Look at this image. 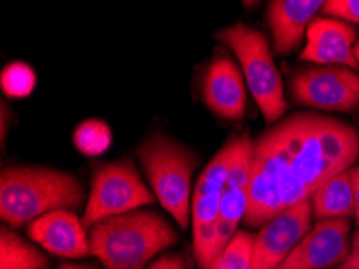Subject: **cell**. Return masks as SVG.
<instances>
[{"instance_id":"1","label":"cell","mask_w":359,"mask_h":269,"mask_svg":"<svg viewBox=\"0 0 359 269\" xmlns=\"http://www.w3.org/2000/svg\"><path fill=\"white\" fill-rule=\"evenodd\" d=\"M358 157L359 136L353 126L316 113L292 114L255 140L243 223L263 228L351 169Z\"/></svg>"},{"instance_id":"2","label":"cell","mask_w":359,"mask_h":269,"mask_svg":"<svg viewBox=\"0 0 359 269\" xmlns=\"http://www.w3.org/2000/svg\"><path fill=\"white\" fill-rule=\"evenodd\" d=\"M177 239L165 216L144 208L108 218L89 229L90 255L105 269H147Z\"/></svg>"},{"instance_id":"3","label":"cell","mask_w":359,"mask_h":269,"mask_svg":"<svg viewBox=\"0 0 359 269\" xmlns=\"http://www.w3.org/2000/svg\"><path fill=\"white\" fill-rule=\"evenodd\" d=\"M84 199L83 185L67 171L10 166L0 176V216L13 228L57 210H78Z\"/></svg>"},{"instance_id":"4","label":"cell","mask_w":359,"mask_h":269,"mask_svg":"<svg viewBox=\"0 0 359 269\" xmlns=\"http://www.w3.org/2000/svg\"><path fill=\"white\" fill-rule=\"evenodd\" d=\"M137 157L156 200L181 229L192 219V178L198 158L166 134H151L137 148Z\"/></svg>"},{"instance_id":"5","label":"cell","mask_w":359,"mask_h":269,"mask_svg":"<svg viewBox=\"0 0 359 269\" xmlns=\"http://www.w3.org/2000/svg\"><path fill=\"white\" fill-rule=\"evenodd\" d=\"M215 37L231 48L242 67V74L263 118L276 123L287 112L284 81L277 70L271 46L263 32L237 23L217 31Z\"/></svg>"},{"instance_id":"6","label":"cell","mask_w":359,"mask_h":269,"mask_svg":"<svg viewBox=\"0 0 359 269\" xmlns=\"http://www.w3.org/2000/svg\"><path fill=\"white\" fill-rule=\"evenodd\" d=\"M242 136L233 137L216 153L200 173L192 195V240L194 255L200 269H211L217 258V221L219 205L229 171L236 160Z\"/></svg>"},{"instance_id":"7","label":"cell","mask_w":359,"mask_h":269,"mask_svg":"<svg viewBox=\"0 0 359 269\" xmlns=\"http://www.w3.org/2000/svg\"><path fill=\"white\" fill-rule=\"evenodd\" d=\"M156 200L130 160L103 164L92 179L83 223L87 229L108 218L142 210Z\"/></svg>"},{"instance_id":"8","label":"cell","mask_w":359,"mask_h":269,"mask_svg":"<svg viewBox=\"0 0 359 269\" xmlns=\"http://www.w3.org/2000/svg\"><path fill=\"white\" fill-rule=\"evenodd\" d=\"M298 105L323 112H351L359 105V73L346 67H308L292 76Z\"/></svg>"},{"instance_id":"9","label":"cell","mask_w":359,"mask_h":269,"mask_svg":"<svg viewBox=\"0 0 359 269\" xmlns=\"http://www.w3.org/2000/svg\"><path fill=\"white\" fill-rule=\"evenodd\" d=\"M311 200L277 215L255 235L252 269H277L311 229Z\"/></svg>"},{"instance_id":"10","label":"cell","mask_w":359,"mask_h":269,"mask_svg":"<svg viewBox=\"0 0 359 269\" xmlns=\"http://www.w3.org/2000/svg\"><path fill=\"white\" fill-rule=\"evenodd\" d=\"M348 219H323L277 269H332L344 265L351 251Z\"/></svg>"},{"instance_id":"11","label":"cell","mask_w":359,"mask_h":269,"mask_svg":"<svg viewBox=\"0 0 359 269\" xmlns=\"http://www.w3.org/2000/svg\"><path fill=\"white\" fill-rule=\"evenodd\" d=\"M355 26L341 20L316 18L306 31L300 58L304 62L316 63L318 67H346L359 70V62L355 55L358 42Z\"/></svg>"},{"instance_id":"12","label":"cell","mask_w":359,"mask_h":269,"mask_svg":"<svg viewBox=\"0 0 359 269\" xmlns=\"http://www.w3.org/2000/svg\"><path fill=\"white\" fill-rule=\"evenodd\" d=\"M255 142L248 134H242V144L233 160L229 178L224 185L219 205V221H217V256L226 249V245L238 232V224L245 219L248 206V189L252 178Z\"/></svg>"},{"instance_id":"13","label":"cell","mask_w":359,"mask_h":269,"mask_svg":"<svg viewBox=\"0 0 359 269\" xmlns=\"http://www.w3.org/2000/svg\"><path fill=\"white\" fill-rule=\"evenodd\" d=\"M28 234L48 254L78 260L90 255L89 232L83 218L72 210H57L41 216L28 226Z\"/></svg>"},{"instance_id":"14","label":"cell","mask_w":359,"mask_h":269,"mask_svg":"<svg viewBox=\"0 0 359 269\" xmlns=\"http://www.w3.org/2000/svg\"><path fill=\"white\" fill-rule=\"evenodd\" d=\"M201 100L216 117L238 122L247 110V82L233 60L217 57L206 68Z\"/></svg>"},{"instance_id":"15","label":"cell","mask_w":359,"mask_h":269,"mask_svg":"<svg viewBox=\"0 0 359 269\" xmlns=\"http://www.w3.org/2000/svg\"><path fill=\"white\" fill-rule=\"evenodd\" d=\"M323 0H273L266 7L276 55H287L300 46L309 25L323 12Z\"/></svg>"},{"instance_id":"16","label":"cell","mask_w":359,"mask_h":269,"mask_svg":"<svg viewBox=\"0 0 359 269\" xmlns=\"http://www.w3.org/2000/svg\"><path fill=\"white\" fill-rule=\"evenodd\" d=\"M313 216L323 219H348L355 216V189L351 169L334 176L311 195Z\"/></svg>"},{"instance_id":"17","label":"cell","mask_w":359,"mask_h":269,"mask_svg":"<svg viewBox=\"0 0 359 269\" xmlns=\"http://www.w3.org/2000/svg\"><path fill=\"white\" fill-rule=\"evenodd\" d=\"M48 260L37 247L4 226L0 232V269H48Z\"/></svg>"},{"instance_id":"18","label":"cell","mask_w":359,"mask_h":269,"mask_svg":"<svg viewBox=\"0 0 359 269\" xmlns=\"http://www.w3.org/2000/svg\"><path fill=\"white\" fill-rule=\"evenodd\" d=\"M111 131L99 119H87L76 128L73 142L76 148L87 157H99L111 145Z\"/></svg>"},{"instance_id":"19","label":"cell","mask_w":359,"mask_h":269,"mask_svg":"<svg viewBox=\"0 0 359 269\" xmlns=\"http://www.w3.org/2000/svg\"><path fill=\"white\" fill-rule=\"evenodd\" d=\"M255 235L238 230L233 239L226 245L221 255L216 258L211 269H252Z\"/></svg>"},{"instance_id":"20","label":"cell","mask_w":359,"mask_h":269,"mask_svg":"<svg viewBox=\"0 0 359 269\" xmlns=\"http://www.w3.org/2000/svg\"><path fill=\"white\" fill-rule=\"evenodd\" d=\"M36 87V73L29 65L15 62L2 71V89L10 97H28Z\"/></svg>"},{"instance_id":"21","label":"cell","mask_w":359,"mask_h":269,"mask_svg":"<svg viewBox=\"0 0 359 269\" xmlns=\"http://www.w3.org/2000/svg\"><path fill=\"white\" fill-rule=\"evenodd\" d=\"M323 15L350 25H359V0H329L324 2Z\"/></svg>"},{"instance_id":"22","label":"cell","mask_w":359,"mask_h":269,"mask_svg":"<svg viewBox=\"0 0 359 269\" xmlns=\"http://www.w3.org/2000/svg\"><path fill=\"white\" fill-rule=\"evenodd\" d=\"M147 269H187V265L179 255H163L156 258Z\"/></svg>"},{"instance_id":"23","label":"cell","mask_w":359,"mask_h":269,"mask_svg":"<svg viewBox=\"0 0 359 269\" xmlns=\"http://www.w3.org/2000/svg\"><path fill=\"white\" fill-rule=\"evenodd\" d=\"M337 269H359V240L353 239V247L344 265H340Z\"/></svg>"},{"instance_id":"24","label":"cell","mask_w":359,"mask_h":269,"mask_svg":"<svg viewBox=\"0 0 359 269\" xmlns=\"http://www.w3.org/2000/svg\"><path fill=\"white\" fill-rule=\"evenodd\" d=\"M351 179H353V189H355V218L359 224V166L351 168Z\"/></svg>"},{"instance_id":"25","label":"cell","mask_w":359,"mask_h":269,"mask_svg":"<svg viewBox=\"0 0 359 269\" xmlns=\"http://www.w3.org/2000/svg\"><path fill=\"white\" fill-rule=\"evenodd\" d=\"M58 269H94V268L84 266V265H72V263H67V265H62Z\"/></svg>"},{"instance_id":"26","label":"cell","mask_w":359,"mask_h":269,"mask_svg":"<svg viewBox=\"0 0 359 269\" xmlns=\"http://www.w3.org/2000/svg\"><path fill=\"white\" fill-rule=\"evenodd\" d=\"M5 108L7 107L2 103V142L5 139V134H7V131H5V122H7V119H5Z\"/></svg>"},{"instance_id":"27","label":"cell","mask_w":359,"mask_h":269,"mask_svg":"<svg viewBox=\"0 0 359 269\" xmlns=\"http://www.w3.org/2000/svg\"><path fill=\"white\" fill-rule=\"evenodd\" d=\"M355 55H356V60L359 62V37H358V42H356V47H355Z\"/></svg>"},{"instance_id":"28","label":"cell","mask_w":359,"mask_h":269,"mask_svg":"<svg viewBox=\"0 0 359 269\" xmlns=\"http://www.w3.org/2000/svg\"><path fill=\"white\" fill-rule=\"evenodd\" d=\"M355 240H359V230H358L356 235H355Z\"/></svg>"}]
</instances>
